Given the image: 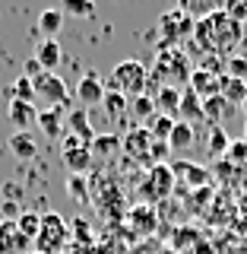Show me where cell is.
Masks as SVG:
<instances>
[{"label": "cell", "instance_id": "6da1fadb", "mask_svg": "<svg viewBox=\"0 0 247 254\" xmlns=\"http://www.w3.org/2000/svg\"><path fill=\"white\" fill-rule=\"evenodd\" d=\"M194 45L200 48V58L203 54H219V58L228 61V51H235L238 45H244V26L235 22L225 10H209L203 19H197L194 29Z\"/></svg>", "mask_w": 247, "mask_h": 254}, {"label": "cell", "instance_id": "7a4b0ae2", "mask_svg": "<svg viewBox=\"0 0 247 254\" xmlns=\"http://www.w3.org/2000/svg\"><path fill=\"white\" fill-rule=\"evenodd\" d=\"M194 64H190L187 51L181 48H158L155 64L149 70V86H174V89H187ZM146 86V89H149Z\"/></svg>", "mask_w": 247, "mask_h": 254}, {"label": "cell", "instance_id": "3957f363", "mask_svg": "<svg viewBox=\"0 0 247 254\" xmlns=\"http://www.w3.org/2000/svg\"><path fill=\"white\" fill-rule=\"evenodd\" d=\"M146 86H149V70L146 64L140 61H121L114 70H111L105 89H117L127 99H137V95H146Z\"/></svg>", "mask_w": 247, "mask_h": 254}, {"label": "cell", "instance_id": "277c9868", "mask_svg": "<svg viewBox=\"0 0 247 254\" xmlns=\"http://www.w3.org/2000/svg\"><path fill=\"white\" fill-rule=\"evenodd\" d=\"M70 242V226L60 213H42V229L35 235V254H60L63 245Z\"/></svg>", "mask_w": 247, "mask_h": 254}, {"label": "cell", "instance_id": "5b68a950", "mask_svg": "<svg viewBox=\"0 0 247 254\" xmlns=\"http://www.w3.org/2000/svg\"><path fill=\"white\" fill-rule=\"evenodd\" d=\"M194 29H197V19L190 16L184 6H174V10L158 16V32H162L165 42L158 48H178L184 38H194Z\"/></svg>", "mask_w": 247, "mask_h": 254}, {"label": "cell", "instance_id": "8992f818", "mask_svg": "<svg viewBox=\"0 0 247 254\" xmlns=\"http://www.w3.org/2000/svg\"><path fill=\"white\" fill-rule=\"evenodd\" d=\"M35 86V102H45V108H63L70 102V89L57 73H42L32 79Z\"/></svg>", "mask_w": 247, "mask_h": 254}, {"label": "cell", "instance_id": "52a82bcc", "mask_svg": "<svg viewBox=\"0 0 247 254\" xmlns=\"http://www.w3.org/2000/svg\"><path fill=\"white\" fill-rule=\"evenodd\" d=\"M171 188H174L171 165H152V169L146 172V178H143V185H140V194L149 200V206H152L158 200H165V197L171 194Z\"/></svg>", "mask_w": 247, "mask_h": 254}, {"label": "cell", "instance_id": "ba28073f", "mask_svg": "<svg viewBox=\"0 0 247 254\" xmlns=\"http://www.w3.org/2000/svg\"><path fill=\"white\" fill-rule=\"evenodd\" d=\"M63 165H67L73 175H83V172H89V165H92V149L86 146L79 137H73V133H63Z\"/></svg>", "mask_w": 247, "mask_h": 254}, {"label": "cell", "instance_id": "9c48e42d", "mask_svg": "<svg viewBox=\"0 0 247 254\" xmlns=\"http://www.w3.org/2000/svg\"><path fill=\"white\" fill-rule=\"evenodd\" d=\"M76 99L83 102V108L101 105V99H105V79L95 73V70L83 73V76H79V83H76Z\"/></svg>", "mask_w": 247, "mask_h": 254}, {"label": "cell", "instance_id": "30bf717a", "mask_svg": "<svg viewBox=\"0 0 247 254\" xmlns=\"http://www.w3.org/2000/svg\"><path fill=\"white\" fill-rule=\"evenodd\" d=\"M121 149L127 156L133 159H143V162H149V149H152V137H149L146 127H133L127 137H121Z\"/></svg>", "mask_w": 247, "mask_h": 254}, {"label": "cell", "instance_id": "8fae6325", "mask_svg": "<svg viewBox=\"0 0 247 254\" xmlns=\"http://www.w3.org/2000/svg\"><path fill=\"white\" fill-rule=\"evenodd\" d=\"M194 143H197L194 124L178 121V124H174V130H171V137H168V153H174V156H187L190 149H194Z\"/></svg>", "mask_w": 247, "mask_h": 254}, {"label": "cell", "instance_id": "7c38bea8", "mask_svg": "<svg viewBox=\"0 0 247 254\" xmlns=\"http://www.w3.org/2000/svg\"><path fill=\"white\" fill-rule=\"evenodd\" d=\"M6 118H10L13 127H19V130H29V127L38 121V108L32 105V102L10 99V105H6Z\"/></svg>", "mask_w": 247, "mask_h": 254}, {"label": "cell", "instance_id": "4fadbf2b", "mask_svg": "<svg viewBox=\"0 0 247 254\" xmlns=\"http://www.w3.org/2000/svg\"><path fill=\"white\" fill-rule=\"evenodd\" d=\"M171 172H174V178L181 175V181H184L187 188H206L209 185V169L206 165H197V162H178V165H171Z\"/></svg>", "mask_w": 247, "mask_h": 254}, {"label": "cell", "instance_id": "5bb4252c", "mask_svg": "<svg viewBox=\"0 0 247 254\" xmlns=\"http://www.w3.org/2000/svg\"><path fill=\"white\" fill-rule=\"evenodd\" d=\"M190 89H194L200 99H212V95H219V89H222V76H216V73H206V70H200V67H194V73H190Z\"/></svg>", "mask_w": 247, "mask_h": 254}, {"label": "cell", "instance_id": "9a60e30c", "mask_svg": "<svg viewBox=\"0 0 247 254\" xmlns=\"http://www.w3.org/2000/svg\"><path fill=\"white\" fill-rule=\"evenodd\" d=\"M178 121H184V124H197V121H203V99L197 95L194 89H181V108H178Z\"/></svg>", "mask_w": 247, "mask_h": 254}, {"label": "cell", "instance_id": "2e32d148", "mask_svg": "<svg viewBox=\"0 0 247 254\" xmlns=\"http://www.w3.org/2000/svg\"><path fill=\"white\" fill-rule=\"evenodd\" d=\"M60 58H63V48H60L57 38H45V42L38 45V51H35V61H38V67H42L45 73H54Z\"/></svg>", "mask_w": 247, "mask_h": 254}, {"label": "cell", "instance_id": "e0dca14e", "mask_svg": "<svg viewBox=\"0 0 247 254\" xmlns=\"http://www.w3.org/2000/svg\"><path fill=\"white\" fill-rule=\"evenodd\" d=\"M152 102H155V111L158 115H168L178 121V108H181V89H174V86H158L155 95H152Z\"/></svg>", "mask_w": 247, "mask_h": 254}, {"label": "cell", "instance_id": "ac0fdd59", "mask_svg": "<svg viewBox=\"0 0 247 254\" xmlns=\"http://www.w3.org/2000/svg\"><path fill=\"white\" fill-rule=\"evenodd\" d=\"M35 124L42 127V133H45V137H51V140L63 137V130H67V127H63V124H67V121H63V108H42Z\"/></svg>", "mask_w": 247, "mask_h": 254}, {"label": "cell", "instance_id": "d6986e66", "mask_svg": "<svg viewBox=\"0 0 247 254\" xmlns=\"http://www.w3.org/2000/svg\"><path fill=\"white\" fill-rule=\"evenodd\" d=\"M63 121H67L70 133H73V137H79L86 146L95 140V130H92V124H89V115H86V108H73L67 118H63Z\"/></svg>", "mask_w": 247, "mask_h": 254}, {"label": "cell", "instance_id": "ffe728a7", "mask_svg": "<svg viewBox=\"0 0 247 254\" xmlns=\"http://www.w3.org/2000/svg\"><path fill=\"white\" fill-rule=\"evenodd\" d=\"M10 153L16 159H35L38 156V143H35V137H32L29 130H16L10 137Z\"/></svg>", "mask_w": 247, "mask_h": 254}, {"label": "cell", "instance_id": "44dd1931", "mask_svg": "<svg viewBox=\"0 0 247 254\" xmlns=\"http://www.w3.org/2000/svg\"><path fill=\"white\" fill-rule=\"evenodd\" d=\"M219 95L228 102V108H232V105H241V102L247 99V83H244V79H235V76H222Z\"/></svg>", "mask_w": 247, "mask_h": 254}, {"label": "cell", "instance_id": "7402d4cb", "mask_svg": "<svg viewBox=\"0 0 247 254\" xmlns=\"http://www.w3.org/2000/svg\"><path fill=\"white\" fill-rule=\"evenodd\" d=\"M228 133H225V127L222 124H212L209 127V137H206V153H209L212 159H225V153H228Z\"/></svg>", "mask_w": 247, "mask_h": 254}, {"label": "cell", "instance_id": "603a6c76", "mask_svg": "<svg viewBox=\"0 0 247 254\" xmlns=\"http://www.w3.org/2000/svg\"><path fill=\"white\" fill-rule=\"evenodd\" d=\"M174 124H178L174 118H168V115H158V111H155V115L146 121V130H149V137H152V140H158V143H168L171 130H174Z\"/></svg>", "mask_w": 247, "mask_h": 254}, {"label": "cell", "instance_id": "cb8c5ba5", "mask_svg": "<svg viewBox=\"0 0 247 254\" xmlns=\"http://www.w3.org/2000/svg\"><path fill=\"white\" fill-rule=\"evenodd\" d=\"M89 149H92V156L111 159V156H117V149H121V137H117V133H95Z\"/></svg>", "mask_w": 247, "mask_h": 254}, {"label": "cell", "instance_id": "d4e9b609", "mask_svg": "<svg viewBox=\"0 0 247 254\" xmlns=\"http://www.w3.org/2000/svg\"><path fill=\"white\" fill-rule=\"evenodd\" d=\"M130 222H133V229L143 235H149L155 229V210L149 203H140V206H133L130 210Z\"/></svg>", "mask_w": 247, "mask_h": 254}, {"label": "cell", "instance_id": "484cf974", "mask_svg": "<svg viewBox=\"0 0 247 254\" xmlns=\"http://www.w3.org/2000/svg\"><path fill=\"white\" fill-rule=\"evenodd\" d=\"M101 108H105L111 118H121L124 111L130 108V99H127V95H121L117 89H105V99H101Z\"/></svg>", "mask_w": 247, "mask_h": 254}, {"label": "cell", "instance_id": "4316f807", "mask_svg": "<svg viewBox=\"0 0 247 254\" xmlns=\"http://www.w3.org/2000/svg\"><path fill=\"white\" fill-rule=\"evenodd\" d=\"M38 29H42L48 38H54L63 29V10H42V16H38Z\"/></svg>", "mask_w": 247, "mask_h": 254}, {"label": "cell", "instance_id": "83f0119b", "mask_svg": "<svg viewBox=\"0 0 247 254\" xmlns=\"http://www.w3.org/2000/svg\"><path fill=\"white\" fill-rule=\"evenodd\" d=\"M225 111H228V102L222 99V95L203 99V121H209V124H219L222 118H225Z\"/></svg>", "mask_w": 247, "mask_h": 254}, {"label": "cell", "instance_id": "f1b7e54d", "mask_svg": "<svg viewBox=\"0 0 247 254\" xmlns=\"http://www.w3.org/2000/svg\"><path fill=\"white\" fill-rule=\"evenodd\" d=\"M16 229H19V235H26L29 242H35L38 229H42V216H38V213H32V210H22V216L16 219Z\"/></svg>", "mask_w": 247, "mask_h": 254}, {"label": "cell", "instance_id": "f546056e", "mask_svg": "<svg viewBox=\"0 0 247 254\" xmlns=\"http://www.w3.org/2000/svg\"><path fill=\"white\" fill-rule=\"evenodd\" d=\"M130 111H133V115L140 118L143 124H146L149 118L155 115V102H152V95L146 92V95H137V99H130Z\"/></svg>", "mask_w": 247, "mask_h": 254}, {"label": "cell", "instance_id": "4dcf8cb0", "mask_svg": "<svg viewBox=\"0 0 247 254\" xmlns=\"http://www.w3.org/2000/svg\"><path fill=\"white\" fill-rule=\"evenodd\" d=\"M16 238H19L16 222H0V254H16Z\"/></svg>", "mask_w": 247, "mask_h": 254}, {"label": "cell", "instance_id": "1f68e13d", "mask_svg": "<svg viewBox=\"0 0 247 254\" xmlns=\"http://www.w3.org/2000/svg\"><path fill=\"white\" fill-rule=\"evenodd\" d=\"M6 95H10V99H19V102H32V105H35V86H32L29 76H19L10 86V92H6Z\"/></svg>", "mask_w": 247, "mask_h": 254}, {"label": "cell", "instance_id": "d6a6232c", "mask_svg": "<svg viewBox=\"0 0 247 254\" xmlns=\"http://www.w3.org/2000/svg\"><path fill=\"white\" fill-rule=\"evenodd\" d=\"M225 76H235V79H244L247 83V58L244 54H232L225 61Z\"/></svg>", "mask_w": 247, "mask_h": 254}, {"label": "cell", "instance_id": "836d02e7", "mask_svg": "<svg viewBox=\"0 0 247 254\" xmlns=\"http://www.w3.org/2000/svg\"><path fill=\"white\" fill-rule=\"evenodd\" d=\"M200 70L216 73V76H225V58H219V54H203V58H200Z\"/></svg>", "mask_w": 247, "mask_h": 254}, {"label": "cell", "instance_id": "e575fe53", "mask_svg": "<svg viewBox=\"0 0 247 254\" xmlns=\"http://www.w3.org/2000/svg\"><path fill=\"white\" fill-rule=\"evenodd\" d=\"M225 162H235V165H241V162H247V140H235V143H228V153H225Z\"/></svg>", "mask_w": 247, "mask_h": 254}, {"label": "cell", "instance_id": "d590c367", "mask_svg": "<svg viewBox=\"0 0 247 254\" xmlns=\"http://www.w3.org/2000/svg\"><path fill=\"white\" fill-rule=\"evenodd\" d=\"M63 13H70V16H95V3H86V0H67V3H63Z\"/></svg>", "mask_w": 247, "mask_h": 254}, {"label": "cell", "instance_id": "8d00e7d4", "mask_svg": "<svg viewBox=\"0 0 247 254\" xmlns=\"http://www.w3.org/2000/svg\"><path fill=\"white\" fill-rule=\"evenodd\" d=\"M67 190H70V197H76V200H86V197H89V185H86L83 175H73V178L67 181Z\"/></svg>", "mask_w": 247, "mask_h": 254}, {"label": "cell", "instance_id": "74e56055", "mask_svg": "<svg viewBox=\"0 0 247 254\" xmlns=\"http://www.w3.org/2000/svg\"><path fill=\"white\" fill-rule=\"evenodd\" d=\"M70 226H73V229H70V235H73L76 242H83V245H92V232H89V222H86V219H73Z\"/></svg>", "mask_w": 247, "mask_h": 254}, {"label": "cell", "instance_id": "f35d334b", "mask_svg": "<svg viewBox=\"0 0 247 254\" xmlns=\"http://www.w3.org/2000/svg\"><path fill=\"white\" fill-rule=\"evenodd\" d=\"M22 216V210H19V203H13V200H6V203H0V222H16Z\"/></svg>", "mask_w": 247, "mask_h": 254}, {"label": "cell", "instance_id": "ab89813d", "mask_svg": "<svg viewBox=\"0 0 247 254\" xmlns=\"http://www.w3.org/2000/svg\"><path fill=\"white\" fill-rule=\"evenodd\" d=\"M42 73H45V70H42V67H38V61H35V58H32V61L26 64V73H22V76H29V79H35V76H42Z\"/></svg>", "mask_w": 247, "mask_h": 254}, {"label": "cell", "instance_id": "60d3db41", "mask_svg": "<svg viewBox=\"0 0 247 254\" xmlns=\"http://www.w3.org/2000/svg\"><path fill=\"white\" fill-rule=\"evenodd\" d=\"M3 194L10 197L13 203H19V197H22V188H19V185H3Z\"/></svg>", "mask_w": 247, "mask_h": 254}, {"label": "cell", "instance_id": "b9f144b4", "mask_svg": "<svg viewBox=\"0 0 247 254\" xmlns=\"http://www.w3.org/2000/svg\"><path fill=\"white\" fill-rule=\"evenodd\" d=\"M241 111H244V121H247V99L241 102Z\"/></svg>", "mask_w": 247, "mask_h": 254}, {"label": "cell", "instance_id": "7bdbcfd3", "mask_svg": "<svg viewBox=\"0 0 247 254\" xmlns=\"http://www.w3.org/2000/svg\"><path fill=\"white\" fill-rule=\"evenodd\" d=\"M244 140H247V121H244Z\"/></svg>", "mask_w": 247, "mask_h": 254}]
</instances>
